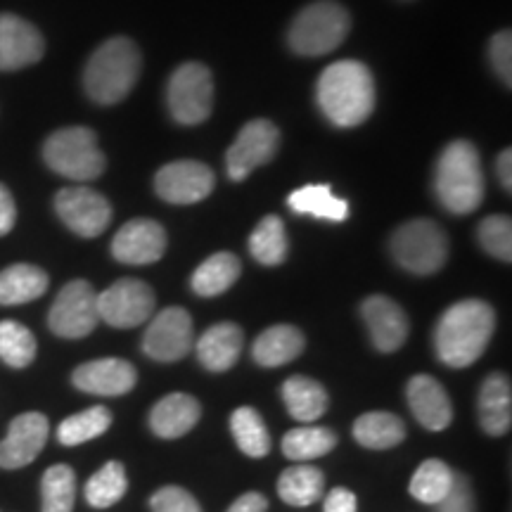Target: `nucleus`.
<instances>
[{"mask_svg":"<svg viewBox=\"0 0 512 512\" xmlns=\"http://www.w3.org/2000/svg\"><path fill=\"white\" fill-rule=\"evenodd\" d=\"M496 330V311L482 299H463L441 313L434 330V349L448 368H467L479 361Z\"/></svg>","mask_w":512,"mask_h":512,"instance_id":"obj_1","label":"nucleus"},{"mask_svg":"<svg viewBox=\"0 0 512 512\" xmlns=\"http://www.w3.org/2000/svg\"><path fill=\"white\" fill-rule=\"evenodd\" d=\"M316 98L320 110L339 128L363 124L375 110V81L363 62L339 60L323 69Z\"/></svg>","mask_w":512,"mask_h":512,"instance_id":"obj_2","label":"nucleus"},{"mask_svg":"<svg viewBox=\"0 0 512 512\" xmlns=\"http://www.w3.org/2000/svg\"><path fill=\"white\" fill-rule=\"evenodd\" d=\"M484 171L477 147L467 140L446 145L434 169V195L451 214H472L484 202Z\"/></svg>","mask_w":512,"mask_h":512,"instance_id":"obj_3","label":"nucleus"},{"mask_svg":"<svg viewBox=\"0 0 512 512\" xmlns=\"http://www.w3.org/2000/svg\"><path fill=\"white\" fill-rule=\"evenodd\" d=\"M140 76V50L131 38L114 36L95 50L83 69V88L98 105H117Z\"/></svg>","mask_w":512,"mask_h":512,"instance_id":"obj_4","label":"nucleus"},{"mask_svg":"<svg viewBox=\"0 0 512 512\" xmlns=\"http://www.w3.org/2000/svg\"><path fill=\"white\" fill-rule=\"evenodd\" d=\"M43 159L57 176L76 183L95 181L105 174L107 166L98 136L86 126H69L55 131L43 145Z\"/></svg>","mask_w":512,"mask_h":512,"instance_id":"obj_5","label":"nucleus"},{"mask_svg":"<svg viewBox=\"0 0 512 512\" xmlns=\"http://www.w3.org/2000/svg\"><path fill=\"white\" fill-rule=\"evenodd\" d=\"M351 17L335 0H316L294 17L290 27V48L297 55L320 57L337 50L349 36Z\"/></svg>","mask_w":512,"mask_h":512,"instance_id":"obj_6","label":"nucleus"},{"mask_svg":"<svg viewBox=\"0 0 512 512\" xmlns=\"http://www.w3.org/2000/svg\"><path fill=\"white\" fill-rule=\"evenodd\" d=\"M392 254L396 264L415 275H432L441 271L448 259V238L439 223L415 219L403 223L392 235Z\"/></svg>","mask_w":512,"mask_h":512,"instance_id":"obj_7","label":"nucleus"},{"mask_svg":"<svg viewBox=\"0 0 512 512\" xmlns=\"http://www.w3.org/2000/svg\"><path fill=\"white\" fill-rule=\"evenodd\" d=\"M171 117L183 126H197L209 119L214 107V79L200 62H185L171 74L166 86Z\"/></svg>","mask_w":512,"mask_h":512,"instance_id":"obj_8","label":"nucleus"},{"mask_svg":"<svg viewBox=\"0 0 512 512\" xmlns=\"http://www.w3.org/2000/svg\"><path fill=\"white\" fill-rule=\"evenodd\" d=\"M98 292L88 280H72L55 297L48 325L57 337L81 339L98 328Z\"/></svg>","mask_w":512,"mask_h":512,"instance_id":"obj_9","label":"nucleus"},{"mask_svg":"<svg viewBox=\"0 0 512 512\" xmlns=\"http://www.w3.org/2000/svg\"><path fill=\"white\" fill-rule=\"evenodd\" d=\"M157 299L152 287L136 278H121L98 294V313L112 328L126 330L147 323L155 313Z\"/></svg>","mask_w":512,"mask_h":512,"instance_id":"obj_10","label":"nucleus"},{"mask_svg":"<svg viewBox=\"0 0 512 512\" xmlns=\"http://www.w3.org/2000/svg\"><path fill=\"white\" fill-rule=\"evenodd\" d=\"M195 347V328L190 313L181 306H169L159 311L147 325L143 337V351L152 361L174 363L181 361Z\"/></svg>","mask_w":512,"mask_h":512,"instance_id":"obj_11","label":"nucleus"},{"mask_svg":"<svg viewBox=\"0 0 512 512\" xmlns=\"http://www.w3.org/2000/svg\"><path fill=\"white\" fill-rule=\"evenodd\" d=\"M55 211L64 226L81 238H98L112 221V204L107 202V197L83 185L57 192Z\"/></svg>","mask_w":512,"mask_h":512,"instance_id":"obj_12","label":"nucleus"},{"mask_svg":"<svg viewBox=\"0 0 512 512\" xmlns=\"http://www.w3.org/2000/svg\"><path fill=\"white\" fill-rule=\"evenodd\" d=\"M280 131L268 119H254L242 128L240 136L230 145L226 164L233 181H245L254 169L271 162L278 152Z\"/></svg>","mask_w":512,"mask_h":512,"instance_id":"obj_13","label":"nucleus"},{"mask_svg":"<svg viewBox=\"0 0 512 512\" xmlns=\"http://www.w3.org/2000/svg\"><path fill=\"white\" fill-rule=\"evenodd\" d=\"M216 178L207 164L181 159L162 166L155 176V190L169 204H197L211 195Z\"/></svg>","mask_w":512,"mask_h":512,"instance_id":"obj_14","label":"nucleus"},{"mask_svg":"<svg viewBox=\"0 0 512 512\" xmlns=\"http://www.w3.org/2000/svg\"><path fill=\"white\" fill-rule=\"evenodd\" d=\"M46 53L41 31L27 19L0 12V72L31 67Z\"/></svg>","mask_w":512,"mask_h":512,"instance_id":"obj_15","label":"nucleus"},{"mask_svg":"<svg viewBox=\"0 0 512 512\" xmlns=\"http://www.w3.org/2000/svg\"><path fill=\"white\" fill-rule=\"evenodd\" d=\"M166 252V230L152 219H133L112 240V256L119 264H155Z\"/></svg>","mask_w":512,"mask_h":512,"instance_id":"obj_16","label":"nucleus"},{"mask_svg":"<svg viewBox=\"0 0 512 512\" xmlns=\"http://www.w3.org/2000/svg\"><path fill=\"white\" fill-rule=\"evenodd\" d=\"M48 418L43 413H22L10 422L8 437L0 441V467L19 470L34 463L48 441Z\"/></svg>","mask_w":512,"mask_h":512,"instance_id":"obj_17","label":"nucleus"},{"mask_svg":"<svg viewBox=\"0 0 512 512\" xmlns=\"http://www.w3.org/2000/svg\"><path fill=\"white\" fill-rule=\"evenodd\" d=\"M361 316L366 320V328L373 339L375 349L382 354H394L399 351L408 339V316L394 299L373 294V297L363 299Z\"/></svg>","mask_w":512,"mask_h":512,"instance_id":"obj_18","label":"nucleus"},{"mask_svg":"<svg viewBox=\"0 0 512 512\" xmlns=\"http://www.w3.org/2000/svg\"><path fill=\"white\" fill-rule=\"evenodd\" d=\"M76 389L95 396H124L136 387L138 373L124 358H98L74 370Z\"/></svg>","mask_w":512,"mask_h":512,"instance_id":"obj_19","label":"nucleus"},{"mask_svg":"<svg viewBox=\"0 0 512 512\" xmlns=\"http://www.w3.org/2000/svg\"><path fill=\"white\" fill-rule=\"evenodd\" d=\"M408 406L425 430L441 432L451 425L453 408L446 389L432 375H415L406 389Z\"/></svg>","mask_w":512,"mask_h":512,"instance_id":"obj_20","label":"nucleus"},{"mask_svg":"<svg viewBox=\"0 0 512 512\" xmlns=\"http://www.w3.org/2000/svg\"><path fill=\"white\" fill-rule=\"evenodd\" d=\"M479 425L489 437H503L512 425L510 380L501 373H491L479 389Z\"/></svg>","mask_w":512,"mask_h":512,"instance_id":"obj_21","label":"nucleus"},{"mask_svg":"<svg viewBox=\"0 0 512 512\" xmlns=\"http://www.w3.org/2000/svg\"><path fill=\"white\" fill-rule=\"evenodd\" d=\"M245 335L235 323H216L197 344V358L211 373H226L238 363Z\"/></svg>","mask_w":512,"mask_h":512,"instance_id":"obj_22","label":"nucleus"},{"mask_svg":"<svg viewBox=\"0 0 512 512\" xmlns=\"http://www.w3.org/2000/svg\"><path fill=\"white\" fill-rule=\"evenodd\" d=\"M200 401L190 394H169L152 408L150 430L162 439H178L188 434L200 420Z\"/></svg>","mask_w":512,"mask_h":512,"instance_id":"obj_23","label":"nucleus"},{"mask_svg":"<svg viewBox=\"0 0 512 512\" xmlns=\"http://www.w3.org/2000/svg\"><path fill=\"white\" fill-rule=\"evenodd\" d=\"M306 339L294 325H273L256 337L252 358L264 368H278L302 356Z\"/></svg>","mask_w":512,"mask_h":512,"instance_id":"obj_24","label":"nucleus"},{"mask_svg":"<svg viewBox=\"0 0 512 512\" xmlns=\"http://www.w3.org/2000/svg\"><path fill=\"white\" fill-rule=\"evenodd\" d=\"M48 273L34 264H12L0 271V306L29 304L48 290Z\"/></svg>","mask_w":512,"mask_h":512,"instance_id":"obj_25","label":"nucleus"},{"mask_svg":"<svg viewBox=\"0 0 512 512\" xmlns=\"http://www.w3.org/2000/svg\"><path fill=\"white\" fill-rule=\"evenodd\" d=\"M240 273L242 264L238 256L230 252H219L209 256L207 261H202L197 271L192 273V292L200 294V297H219V294L238 283Z\"/></svg>","mask_w":512,"mask_h":512,"instance_id":"obj_26","label":"nucleus"},{"mask_svg":"<svg viewBox=\"0 0 512 512\" xmlns=\"http://www.w3.org/2000/svg\"><path fill=\"white\" fill-rule=\"evenodd\" d=\"M283 401L287 413L299 422H313L328 411V392L311 377L294 375L283 384Z\"/></svg>","mask_w":512,"mask_h":512,"instance_id":"obj_27","label":"nucleus"},{"mask_svg":"<svg viewBox=\"0 0 512 512\" xmlns=\"http://www.w3.org/2000/svg\"><path fill=\"white\" fill-rule=\"evenodd\" d=\"M287 204L294 214L313 216L323 221H347L349 204L332 192L330 185H304L287 197Z\"/></svg>","mask_w":512,"mask_h":512,"instance_id":"obj_28","label":"nucleus"},{"mask_svg":"<svg viewBox=\"0 0 512 512\" xmlns=\"http://www.w3.org/2000/svg\"><path fill=\"white\" fill-rule=\"evenodd\" d=\"M354 439L361 446L373 448V451H387V448L399 446L406 439V425L394 413H363L354 422Z\"/></svg>","mask_w":512,"mask_h":512,"instance_id":"obj_29","label":"nucleus"},{"mask_svg":"<svg viewBox=\"0 0 512 512\" xmlns=\"http://www.w3.org/2000/svg\"><path fill=\"white\" fill-rule=\"evenodd\" d=\"M325 491V475L323 470L313 465H294L287 467V470L278 479V494L287 505H297V508H304V505L316 503Z\"/></svg>","mask_w":512,"mask_h":512,"instance_id":"obj_30","label":"nucleus"},{"mask_svg":"<svg viewBox=\"0 0 512 512\" xmlns=\"http://www.w3.org/2000/svg\"><path fill=\"white\" fill-rule=\"evenodd\" d=\"M230 430H233L235 444L249 458H264L271 451V434L264 418L254 408L242 406L230 415Z\"/></svg>","mask_w":512,"mask_h":512,"instance_id":"obj_31","label":"nucleus"},{"mask_svg":"<svg viewBox=\"0 0 512 512\" xmlns=\"http://www.w3.org/2000/svg\"><path fill=\"white\" fill-rule=\"evenodd\" d=\"M249 252L264 266L283 264L290 252V242H287V230L280 216H266L254 228L252 238H249Z\"/></svg>","mask_w":512,"mask_h":512,"instance_id":"obj_32","label":"nucleus"},{"mask_svg":"<svg viewBox=\"0 0 512 512\" xmlns=\"http://www.w3.org/2000/svg\"><path fill=\"white\" fill-rule=\"evenodd\" d=\"M453 475H456V472H453L444 460H425V463L415 470V475L411 479V496L420 503L437 505L444 501V496L451 491Z\"/></svg>","mask_w":512,"mask_h":512,"instance_id":"obj_33","label":"nucleus"},{"mask_svg":"<svg viewBox=\"0 0 512 512\" xmlns=\"http://www.w3.org/2000/svg\"><path fill=\"white\" fill-rule=\"evenodd\" d=\"M337 446V434L328 427H297L283 437V453L290 460H313Z\"/></svg>","mask_w":512,"mask_h":512,"instance_id":"obj_34","label":"nucleus"},{"mask_svg":"<svg viewBox=\"0 0 512 512\" xmlns=\"http://www.w3.org/2000/svg\"><path fill=\"white\" fill-rule=\"evenodd\" d=\"M110 425H112L110 408L93 406L88 408V411H81L72 415V418L64 420L60 430H57V439H60V444L64 446H79L95 437H100V434H105L110 430Z\"/></svg>","mask_w":512,"mask_h":512,"instance_id":"obj_35","label":"nucleus"},{"mask_svg":"<svg viewBox=\"0 0 512 512\" xmlns=\"http://www.w3.org/2000/svg\"><path fill=\"white\" fill-rule=\"evenodd\" d=\"M128 489L126 470L119 460H110L105 467H100L86 484V501L93 508H110L119 503Z\"/></svg>","mask_w":512,"mask_h":512,"instance_id":"obj_36","label":"nucleus"},{"mask_svg":"<svg viewBox=\"0 0 512 512\" xmlns=\"http://www.w3.org/2000/svg\"><path fill=\"white\" fill-rule=\"evenodd\" d=\"M36 337L17 320H0V358L10 368H27L36 358Z\"/></svg>","mask_w":512,"mask_h":512,"instance_id":"obj_37","label":"nucleus"},{"mask_svg":"<svg viewBox=\"0 0 512 512\" xmlns=\"http://www.w3.org/2000/svg\"><path fill=\"white\" fill-rule=\"evenodd\" d=\"M43 512H72L76 501V475L69 465H53L41 482Z\"/></svg>","mask_w":512,"mask_h":512,"instance_id":"obj_38","label":"nucleus"},{"mask_svg":"<svg viewBox=\"0 0 512 512\" xmlns=\"http://www.w3.org/2000/svg\"><path fill=\"white\" fill-rule=\"evenodd\" d=\"M477 235L484 252L508 264L512 259V223L508 216H489V219H484L479 223Z\"/></svg>","mask_w":512,"mask_h":512,"instance_id":"obj_39","label":"nucleus"},{"mask_svg":"<svg viewBox=\"0 0 512 512\" xmlns=\"http://www.w3.org/2000/svg\"><path fill=\"white\" fill-rule=\"evenodd\" d=\"M152 512H202L200 503L181 486H164L150 498Z\"/></svg>","mask_w":512,"mask_h":512,"instance_id":"obj_40","label":"nucleus"},{"mask_svg":"<svg viewBox=\"0 0 512 512\" xmlns=\"http://www.w3.org/2000/svg\"><path fill=\"white\" fill-rule=\"evenodd\" d=\"M437 505H439V512H477L475 491H472L470 479L465 475H453L451 491H448L444 501Z\"/></svg>","mask_w":512,"mask_h":512,"instance_id":"obj_41","label":"nucleus"},{"mask_svg":"<svg viewBox=\"0 0 512 512\" xmlns=\"http://www.w3.org/2000/svg\"><path fill=\"white\" fill-rule=\"evenodd\" d=\"M489 57H491V64H494L496 74L501 76V81L510 88L512 86V38L508 29L498 31V34L491 38Z\"/></svg>","mask_w":512,"mask_h":512,"instance_id":"obj_42","label":"nucleus"},{"mask_svg":"<svg viewBox=\"0 0 512 512\" xmlns=\"http://www.w3.org/2000/svg\"><path fill=\"white\" fill-rule=\"evenodd\" d=\"M17 221V207L15 200H12V192L0 183V238L8 235L12 228H15Z\"/></svg>","mask_w":512,"mask_h":512,"instance_id":"obj_43","label":"nucleus"},{"mask_svg":"<svg viewBox=\"0 0 512 512\" xmlns=\"http://www.w3.org/2000/svg\"><path fill=\"white\" fill-rule=\"evenodd\" d=\"M323 512H356V496L349 489H332L325 496V508Z\"/></svg>","mask_w":512,"mask_h":512,"instance_id":"obj_44","label":"nucleus"},{"mask_svg":"<svg viewBox=\"0 0 512 512\" xmlns=\"http://www.w3.org/2000/svg\"><path fill=\"white\" fill-rule=\"evenodd\" d=\"M266 510H268L266 496L256 494V491H249V494L240 496L238 501L228 508V512H266Z\"/></svg>","mask_w":512,"mask_h":512,"instance_id":"obj_45","label":"nucleus"},{"mask_svg":"<svg viewBox=\"0 0 512 512\" xmlns=\"http://www.w3.org/2000/svg\"><path fill=\"white\" fill-rule=\"evenodd\" d=\"M510 169H512V152L503 150L496 159V171H498V178H501L505 190H510V185H512V171Z\"/></svg>","mask_w":512,"mask_h":512,"instance_id":"obj_46","label":"nucleus"}]
</instances>
